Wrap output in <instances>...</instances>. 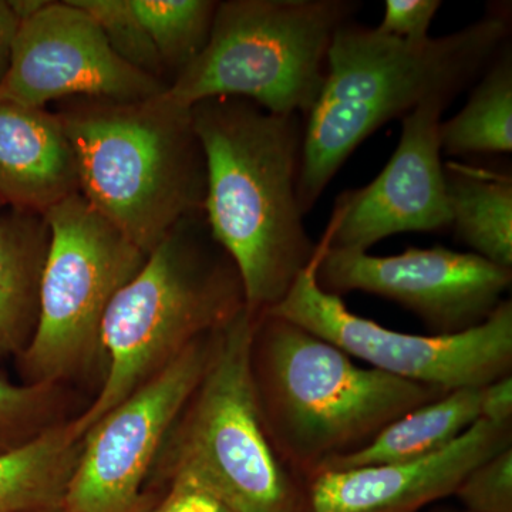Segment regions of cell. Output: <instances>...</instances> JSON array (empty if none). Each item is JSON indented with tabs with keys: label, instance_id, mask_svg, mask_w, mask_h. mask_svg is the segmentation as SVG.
Returning a JSON list of instances; mask_svg holds the SVG:
<instances>
[{
	"label": "cell",
	"instance_id": "obj_1",
	"mask_svg": "<svg viewBox=\"0 0 512 512\" xmlns=\"http://www.w3.org/2000/svg\"><path fill=\"white\" fill-rule=\"evenodd\" d=\"M207 167L204 214L237 266L247 311L275 308L315 261L298 200L303 124L252 101L214 97L191 107Z\"/></svg>",
	"mask_w": 512,
	"mask_h": 512
},
{
	"label": "cell",
	"instance_id": "obj_2",
	"mask_svg": "<svg viewBox=\"0 0 512 512\" xmlns=\"http://www.w3.org/2000/svg\"><path fill=\"white\" fill-rule=\"evenodd\" d=\"M507 10L451 35L413 43L377 28L345 23L333 36L326 79L305 117L298 200L311 212L345 161L367 137L403 119L421 101L439 94L457 97L476 82L510 40Z\"/></svg>",
	"mask_w": 512,
	"mask_h": 512
},
{
	"label": "cell",
	"instance_id": "obj_3",
	"mask_svg": "<svg viewBox=\"0 0 512 512\" xmlns=\"http://www.w3.org/2000/svg\"><path fill=\"white\" fill-rule=\"evenodd\" d=\"M251 372L279 457L305 483L403 414L448 392L386 375L291 320H255Z\"/></svg>",
	"mask_w": 512,
	"mask_h": 512
},
{
	"label": "cell",
	"instance_id": "obj_4",
	"mask_svg": "<svg viewBox=\"0 0 512 512\" xmlns=\"http://www.w3.org/2000/svg\"><path fill=\"white\" fill-rule=\"evenodd\" d=\"M55 111L72 143L79 194L144 254L204 211L207 167L190 107L72 99Z\"/></svg>",
	"mask_w": 512,
	"mask_h": 512
},
{
	"label": "cell",
	"instance_id": "obj_5",
	"mask_svg": "<svg viewBox=\"0 0 512 512\" xmlns=\"http://www.w3.org/2000/svg\"><path fill=\"white\" fill-rule=\"evenodd\" d=\"M245 308L237 266L212 237L204 211L183 218L111 301L100 332L106 376L90 407L70 420L74 436L83 439L194 340Z\"/></svg>",
	"mask_w": 512,
	"mask_h": 512
},
{
	"label": "cell",
	"instance_id": "obj_6",
	"mask_svg": "<svg viewBox=\"0 0 512 512\" xmlns=\"http://www.w3.org/2000/svg\"><path fill=\"white\" fill-rule=\"evenodd\" d=\"M255 320L245 308L222 329L210 366L151 474L161 484L190 478L232 512H305L303 481L279 457L256 399Z\"/></svg>",
	"mask_w": 512,
	"mask_h": 512
},
{
	"label": "cell",
	"instance_id": "obj_7",
	"mask_svg": "<svg viewBox=\"0 0 512 512\" xmlns=\"http://www.w3.org/2000/svg\"><path fill=\"white\" fill-rule=\"evenodd\" d=\"M359 8L353 0L218 2L207 46L165 96L190 109L238 97L269 113L306 117L325 83L333 36Z\"/></svg>",
	"mask_w": 512,
	"mask_h": 512
},
{
	"label": "cell",
	"instance_id": "obj_8",
	"mask_svg": "<svg viewBox=\"0 0 512 512\" xmlns=\"http://www.w3.org/2000/svg\"><path fill=\"white\" fill-rule=\"evenodd\" d=\"M45 217L50 242L40 284L39 320L18 360L26 383L62 384L104 359V315L148 255L80 194L60 202Z\"/></svg>",
	"mask_w": 512,
	"mask_h": 512
},
{
	"label": "cell",
	"instance_id": "obj_9",
	"mask_svg": "<svg viewBox=\"0 0 512 512\" xmlns=\"http://www.w3.org/2000/svg\"><path fill=\"white\" fill-rule=\"evenodd\" d=\"M266 313L291 320L386 375L444 392L480 389L512 373L510 299L466 332L410 335L350 312L340 296L320 288L312 264L288 295Z\"/></svg>",
	"mask_w": 512,
	"mask_h": 512
},
{
	"label": "cell",
	"instance_id": "obj_10",
	"mask_svg": "<svg viewBox=\"0 0 512 512\" xmlns=\"http://www.w3.org/2000/svg\"><path fill=\"white\" fill-rule=\"evenodd\" d=\"M222 329L194 340L84 433L64 495V511L136 512L140 508L158 454L207 372Z\"/></svg>",
	"mask_w": 512,
	"mask_h": 512
},
{
	"label": "cell",
	"instance_id": "obj_11",
	"mask_svg": "<svg viewBox=\"0 0 512 512\" xmlns=\"http://www.w3.org/2000/svg\"><path fill=\"white\" fill-rule=\"evenodd\" d=\"M313 268L323 291L340 298L359 291L390 299L423 320L433 335H456L481 325L505 301L512 284V269L444 247L376 256L316 244Z\"/></svg>",
	"mask_w": 512,
	"mask_h": 512
},
{
	"label": "cell",
	"instance_id": "obj_12",
	"mask_svg": "<svg viewBox=\"0 0 512 512\" xmlns=\"http://www.w3.org/2000/svg\"><path fill=\"white\" fill-rule=\"evenodd\" d=\"M167 87L121 60L89 13L49 0L20 22L0 97L47 109L72 99L147 100Z\"/></svg>",
	"mask_w": 512,
	"mask_h": 512
},
{
	"label": "cell",
	"instance_id": "obj_13",
	"mask_svg": "<svg viewBox=\"0 0 512 512\" xmlns=\"http://www.w3.org/2000/svg\"><path fill=\"white\" fill-rule=\"evenodd\" d=\"M454 99L430 97L403 117L389 163L372 183L339 195L318 247L367 252L393 235L451 227L439 130Z\"/></svg>",
	"mask_w": 512,
	"mask_h": 512
},
{
	"label": "cell",
	"instance_id": "obj_14",
	"mask_svg": "<svg viewBox=\"0 0 512 512\" xmlns=\"http://www.w3.org/2000/svg\"><path fill=\"white\" fill-rule=\"evenodd\" d=\"M512 447V423L478 420L419 460L322 471L303 483L305 512H419L454 495L473 468Z\"/></svg>",
	"mask_w": 512,
	"mask_h": 512
},
{
	"label": "cell",
	"instance_id": "obj_15",
	"mask_svg": "<svg viewBox=\"0 0 512 512\" xmlns=\"http://www.w3.org/2000/svg\"><path fill=\"white\" fill-rule=\"evenodd\" d=\"M72 143L55 111L0 97V201L46 215L79 194Z\"/></svg>",
	"mask_w": 512,
	"mask_h": 512
},
{
	"label": "cell",
	"instance_id": "obj_16",
	"mask_svg": "<svg viewBox=\"0 0 512 512\" xmlns=\"http://www.w3.org/2000/svg\"><path fill=\"white\" fill-rule=\"evenodd\" d=\"M49 242L45 215L0 211V359L19 356L35 335Z\"/></svg>",
	"mask_w": 512,
	"mask_h": 512
},
{
	"label": "cell",
	"instance_id": "obj_17",
	"mask_svg": "<svg viewBox=\"0 0 512 512\" xmlns=\"http://www.w3.org/2000/svg\"><path fill=\"white\" fill-rule=\"evenodd\" d=\"M480 420V389H458L387 424L366 446L336 458L322 471L404 463L437 453ZM319 471V473H322Z\"/></svg>",
	"mask_w": 512,
	"mask_h": 512
},
{
	"label": "cell",
	"instance_id": "obj_18",
	"mask_svg": "<svg viewBox=\"0 0 512 512\" xmlns=\"http://www.w3.org/2000/svg\"><path fill=\"white\" fill-rule=\"evenodd\" d=\"M82 441L74 436L69 420L0 454V512L63 507Z\"/></svg>",
	"mask_w": 512,
	"mask_h": 512
},
{
	"label": "cell",
	"instance_id": "obj_19",
	"mask_svg": "<svg viewBox=\"0 0 512 512\" xmlns=\"http://www.w3.org/2000/svg\"><path fill=\"white\" fill-rule=\"evenodd\" d=\"M451 228L473 254L512 269L511 178L444 165Z\"/></svg>",
	"mask_w": 512,
	"mask_h": 512
},
{
	"label": "cell",
	"instance_id": "obj_20",
	"mask_svg": "<svg viewBox=\"0 0 512 512\" xmlns=\"http://www.w3.org/2000/svg\"><path fill=\"white\" fill-rule=\"evenodd\" d=\"M441 153L510 154L512 151V49L508 40L481 74L466 106L441 121Z\"/></svg>",
	"mask_w": 512,
	"mask_h": 512
},
{
	"label": "cell",
	"instance_id": "obj_21",
	"mask_svg": "<svg viewBox=\"0 0 512 512\" xmlns=\"http://www.w3.org/2000/svg\"><path fill=\"white\" fill-rule=\"evenodd\" d=\"M163 64L168 86L210 39L215 0H130Z\"/></svg>",
	"mask_w": 512,
	"mask_h": 512
},
{
	"label": "cell",
	"instance_id": "obj_22",
	"mask_svg": "<svg viewBox=\"0 0 512 512\" xmlns=\"http://www.w3.org/2000/svg\"><path fill=\"white\" fill-rule=\"evenodd\" d=\"M64 413L62 384H13L0 376V454L25 446L69 421Z\"/></svg>",
	"mask_w": 512,
	"mask_h": 512
},
{
	"label": "cell",
	"instance_id": "obj_23",
	"mask_svg": "<svg viewBox=\"0 0 512 512\" xmlns=\"http://www.w3.org/2000/svg\"><path fill=\"white\" fill-rule=\"evenodd\" d=\"M89 13L106 37L113 52L131 67L161 80L168 86L163 64L143 22L130 0H70Z\"/></svg>",
	"mask_w": 512,
	"mask_h": 512
},
{
	"label": "cell",
	"instance_id": "obj_24",
	"mask_svg": "<svg viewBox=\"0 0 512 512\" xmlns=\"http://www.w3.org/2000/svg\"><path fill=\"white\" fill-rule=\"evenodd\" d=\"M454 495L470 512H512V447L473 468Z\"/></svg>",
	"mask_w": 512,
	"mask_h": 512
},
{
	"label": "cell",
	"instance_id": "obj_25",
	"mask_svg": "<svg viewBox=\"0 0 512 512\" xmlns=\"http://www.w3.org/2000/svg\"><path fill=\"white\" fill-rule=\"evenodd\" d=\"M440 8V0H386L377 30L406 42H424L430 37L431 22Z\"/></svg>",
	"mask_w": 512,
	"mask_h": 512
},
{
	"label": "cell",
	"instance_id": "obj_26",
	"mask_svg": "<svg viewBox=\"0 0 512 512\" xmlns=\"http://www.w3.org/2000/svg\"><path fill=\"white\" fill-rule=\"evenodd\" d=\"M161 497L144 494L136 512H232L220 498L190 478H173Z\"/></svg>",
	"mask_w": 512,
	"mask_h": 512
},
{
	"label": "cell",
	"instance_id": "obj_27",
	"mask_svg": "<svg viewBox=\"0 0 512 512\" xmlns=\"http://www.w3.org/2000/svg\"><path fill=\"white\" fill-rule=\"evenodd\" d=\"M480 420L512 423V373L480 387Z\"/></svg>",
	"mask_w": 512,
	"mask_h": 512
},
{
	"label": "cell",
	"instance_id": "obj_28",
	"mask_svg": "<svg viewBox=\"0 0 512 512\" xmlns=\"http://www.w3.org/2000/svg\"><path fill=\"white\" fill-rule=\"evenodd\" d=\"M19 19L16 18L8 0H0V83L8 73L13 43L19 30Z\"/></svg>",
	"mask_w": 512,
	"mask_h": 512
},
{
	"label": "cell",
	"instance_id": "obj_29",
	"mask_svg": "<svg viewBox=\"0 0 512 512\" xmlns=\"http://www.w3.org/2000/svg\"><path fill=\"white\" fill-rule=\"evenodd\" d=\"M10 8L19 22L32 18L49 0H8Z\"/></svg>",
	"mask_w": 512,
	"mask_h": 512
},
{
	"label": "cell",
	"instance_id": "obj_30",
	"mask_svg": "<svg viewBox=\"0 0 512 512\" xmlns=\"http://www.w3.org/2000/svg\"><path fill=\"white\" fill-rule=\"evenodd\" d=\"M29 512H66L63 507L57 508H47V510H37V511H29Z\"/></svg>",
	"mask_w": 512,
	"mask_h": 512
},
{
	"label": "cell",
	"instance_id": "obj_31",
	"mask_svg": "<svg viewBox=\"0 0 512 512\" xmlns=\"http://www.w3.org/2000/svg\"><path fill=\"white\" fill-rule=\"evenodd\" d=\"M433 512H470V511H467V510H440V511H433Z\"/></svg>",
	"mask_w": 512,
	"mask_h": 512
},
{
	"label": "cell",
	"instance_id": "obj_32",
	"mask_svg": "<svg viewBox=\"0 0 512 512\" xmlns=\"http://www.w3.org/2000/svg\"><path fill=\"white\" fill-rule=\"evenodd\" d=\"M3 208H6V207H5V205L2 204V201H0V211H2Z\"/></svg>",
	"mask_w": 512,
	"mask_h": 512
}]
</instances>
